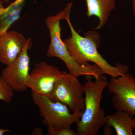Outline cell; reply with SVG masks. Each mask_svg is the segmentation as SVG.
<instances>
[{
    "mask_svg": "<svg viewBox=\"0 0 135 135\" xmlns=\"http://www.w3.org/2000/svg\"><path fill=\"white\" fill-rule=\"evenodd\" d=\"M11 131V130L8 129H2L0 127V135H3L5 133H9Z\"/></svg>",
    "mask_w": 135,
    "mask_h": 135,
    "instance_id": "cell-16",
    "label": "cell"
},
{
    "mask_svg": "<svg viewBox=\"0 0 135 135\" xmlns=\"http://www.w3.org/2000/svg\"><path fill=\"white\" fill-rule=\"evenodd\" d=\"M134 120L135 122V116H134Z\"/></svg>",
    "mask_w": 135,
    "mask_h": 135,
    "instance_id": "cell-19",
    "label": "cell"
},
{
    "mask_svg": "<svg viewBox=\"0 0 135 135\" xmlns=\"http://www.w3.org/2000/svg\"><path fill=\"white\" fill-rule=\"evenodd\" d=\"M71 11L67 12L65 19L70 27L71 36L63 41L76 62L80 65H86L89 64V62H92L101 68L104 74L112 77H118L128 72L127 66L118 64L113 66L99 54L97 47L100 43V37L97 32H88L83 37L76 31L70 21Z\"/></svg>",
    "mask_w": 135,
    "mask_h": 135,
    "instance_id": "cell-1",
    "label": "cell"
},
{
    "mask_svg": "<svg viewBox=\"0 0 135 135\" xmlns=\"http://www.w3.org/2000/svg\"><path fill=\"white\" fill-rule=\"evenodd\" d=\"M87 16L89 17L95 16L99 20V23L95 28L99 29L104 25L109 19L110 14L115 7L114 0H86Z\"/></svg>",
    "mask_w": 135,
    "mask_h": 135,
    "instance_id": "cell-11",
    "label": "cell"
},
{
    "mask_svg": "<svg viewBox=\"0 0 135 135\" xmlns=\"http://www.w3.org/2000/svg\"><path fill=\"white\" fill-rule=\"evenodd\" d=\"M32 45L31 38L29 37L16 59L2 72V76L14 91L24 92L28 89L26 83L30 74V62L28 51Z\"/></svg>",
    "mask_w": 135,
    "mask_h": 135,
    "instance_id": "cell-7",
    "label": "cell"
},
{
    "mask_svg": "<svg viewBox=\"0 0 135 135\" xmlns=\"http://www.w3.org/2000/svg\"><path fill=\"white\" fill-rule=\"evenodd\" d=\"M32 96L43 118L42 122L47 127L48 135H55L62 129L71 128L80 120L83 112H73L65 104L47 96L32 93Z\"/></svg>",
    "mask_w": 135,
    "mask_h": 135,
    "instance_id": "cell-4",
    "label": "cell"
},
{
    "mask_svg": "<svg viewBox=\"0 0 135 135\" xmlns=\"http://www.w3.org/2000/svg\"><path fill=\"white\" fill-rule=\"evenodd\" d=\"M14 90L0 75V100L7 103H10L12 101Z\"/></svg>",
    "mask_w": 135,
    "mask_h": 135,
    "instance_id": "cell-13",
    "label": "cell"
},
{
    "mask_svg": "<svg viewBox=\"0 0 135 135\" xmlns=\"http://www.w3.org/2000/svg\"><path fill=\"white\" fill-rule=\"evenodd\" d=\"M107 88L113 95L111 102L113 108L135 116V77L128 72L112 77Z\"/></svg>",
    "mask_w": 135,
    "mask_h": 135,
    "instance_id": "cell-6",
    "label": "cell"
},
{
    "mask_svg": "<svg viewBox=\"0 0 135 135\" xmlns=\"http://www.w3.org/2000/svg\"><path fill=\"white\" fill-rule=\"evenodd\" d=\"M78 78L69 73L62 72L49 97L65 104L73 112H83L85 108L84 85Z\"/></svg>",
    "mask_w": 135,
    "mask_h": 135,
    "instance_id": "cell-5",
    "label": "cell"
},
{
    "mask_svg": "<svg viewBox=\"0 0 135 135\" xmlns=\"http://www.w3.org/2000/svg\"><path fill=\"white\" fill-rule=\"evenodd\" d=\"M72 3H68L64 10L55 16H49L46 18V25L49 32L50 43L47 52L49 58L60 59L65 64L69 73L75 77L85 76L88 79L93 77L95 79L101 78L104 73L97 65H81L76 62L70 55L61 38L60 21L65 19L66 13L72 7Z\"/></svg>",
    "mask_w": 135,
    "mask_h": 135,
    "instance_id": "cell-2",
    "label": "cell"
},
{
    "mask_svg": "<svg viewBox=\"0 0 135 135\" xmlns=\"http://www.w3.org/2000/svg\"><path fill=\"white\" fill-rule=\"evenodd\" d=\"M104 135H112V132L111 129V127L110 126L105 125L104 126Z\"/></svg>",
    "mask_w": 135,
    "mask_h": 135,
    "instance_id": "cell-15",
    "label": "cell"
},
{
    "mask_svg": "<svg viewBox=\"0 0 135 135\" xmlns=\"http://www.w3.org/2000/svg\"><path fill=\"white\" fill-rule=\"evenodd\" d=\"M2 1L5 3H8L9 2V0H2Z\"/></svg>",
    "mask_w": 135,
    "mask_h": 135,
    "instance_id": "cell-18",
    "label": "cell"
},
{
    "mask_svg": "<svg viewBox=\"0 0 135 135\" xmlns=\"http://www.w3.org/2000/svg\"><path fill=\"white\" fill-rule=\"evenodd\" d=\"M27 39L19 32L12 31L0 36V62L6 66L13 62L27 42Z\"/></svg>",
    "mask_w": 135,
    "mask_h": 135,
    "instance_id": "cell-9",
    "label": "cell"
},
{
    "mask_svg": "<svg viewBox=\"0 0 135 135\" xmlns=\"http://www.w3.org/2000/svg\"><path fill=\"white\" fill-rule=\"evenodd\" d=\"M55 135H78L76 131L71 128H65L59 130Z\"/></svg>",
    "mask_w": 135,
    "mask_h": 135,
    "instance_id": "cell-14",
    "label": "cell"
},
{
    "mask_svg": "<svg viewBox=\"0 0 135 135\" xmlns=\"http://www.w3.org/2000/svg\"><path fill=\"white\" fill-rule=\"evenodd\" d=\"M133 14L135 16V0H132Z\"/></svg>",
    "mask_w": 135,
    "mask_h": 135,
    "instance_id": "cell-17",
    "label": "cell"
},
{
    "mask_svg": "<svg viewBox=\"0 0 135 135\" xmlns=\"http://www.w3.org/2000/svg\"><path fill=\"white\" fill-rule=\"evenodd\" d=\"M4 2L0 0V36L6 32L17 21L16 14L8 7H4Z\"/></svg>",
    "mask_w": 135,
    "mask_h": 135,
    "instance_id": "cell-12",
    "label": "cell"
},
{
    "mask_svg": "<svg viewBox=\"0 0 135 135\" xmlns=\"http://www.w3.org/2000/svg\"><path fill=\"white\" fill-rule=\"evenodd\" d=\"M109 82L103 75L84 83L85 108L77 123L78 135H96L105 124L106 113L101 106L103 94Z\"/></svg>",
    "mask_w": 135,
    "mask_h": 135,
    "instance_id": "cell-3",
    "label": "cell"
},
{
    "mask_svg": "<svg viewBox=\"0 0 135 135\" xmlns=\"http://www.w3.org/2000/svg\"><path fill=\"white\" fill-rule=\"evenodd\" d=\"M105 125L113 127L118 135H133L135 128L133 116L122 110L106 116Z\"/></svg>",
    "mask_w": 135,
    "mask_h": 135,
    "instance_id": "cell-10",
    "label": "cell"
},
{
    "mask_svg": "<svg viewBox=\"0 0 135 135\" xmlns=\"http://www.w3.org/2000/svg\"><path fill=\"white\" fill-rule=\"evenodd\" d=\"M34 66L27 81V86L31 90L32 93L49 97L62 72L45 61L35 64Z\"/></svg>",
    "mask_w": 135,
    "mask_h": 135,
    "instance_id": "cell-8",
    "label": "cell"
}]
</instances>
